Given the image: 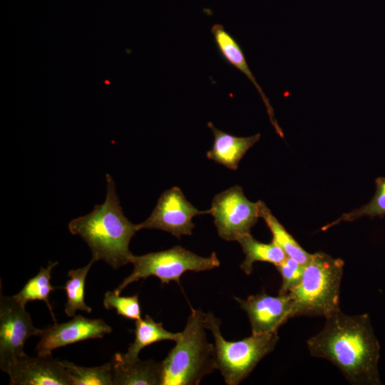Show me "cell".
<instances>
[{
    "mask_svg": "<svg viewBox=\"0 0 385 385\" xmlns=\"http://www.w3.org/2000/svg\"><path fill=\"white\" fill-rule=\"evenodd\" d=\"M311 355L329 360L351 384H381L380 345L368 314L347 315L339 309L307 341Z\"/></svg>",
    "mask_w": 385,
    "mask_h": 385,
    "instance_id": "cell-1",
    "label": "cell"
},
{
    "mask_svg": "<svg viewBox=\"0 0 385 385\" xmlns=\"http://www.w3.org/2000/svg\"><path fill=\"white\" fill-rule=\"evenodd\" d=\"M106 180L104 202L96 205L90 213L70 221L68 227L86 242L96 262L103 260L118 269L130 263L133 255L129 244L138 229L124 215L113 178L106 174Z\"/></svg>",
    "mask_w": 385,
    "mask_h": 385,
    "instance_id": "cell-2",
    "label": "cell"
},
{
    "mask_svg": "<svg viewBox=\"0 0 385 385\" xmlns=\"http://www.w3.org/2000/svg\"><path fill=\"white\" fill-rule=\"evenodd\" d=\"M205 314L191 308L176 345L161 361V385H197L217 369L215 346L206 338Z\"/></svg>",
    "mask_w": 385,
    "mask_h": 385,
    "instance_id": "cell-3",
    "label": "cell"
},
{
    "mask_svg": "<svg viewBox=\"0 0 385 385\" xmlns=\"http://www.w3.org/2000/svg\"><path fill=\"white\" fill-rule=\"evenodd\" d=\"M344 262L323 252L312 255L304 266L302 279L289 294L292 318L298 316H323L339 308L340 287Z\"/></svg>",
    "mask_w": 385,
    "mask_h": 385,
    "instance_id": "cell-4",
    "label": "cell"
},
{
    "mask_svg": "<svg viewBox=\"0 0 385 385\" xmlns=\"http://www.w3.org/2000/svg\"><path fill=\"white\" fill-rule=\"evenodd\" d=\"M205 323L214 338L217 369L228 385H237L245 379L279 340L277 332H274L229 342L222 335L220 320L213 314H205Z\"/></svg>",
    "mask_w": 385,
    "mask_h": 385,
    "instance_id": "cell-5",
    "label": "cell"
},
{
    "mask_svg": "<svg viewBox=\"0 0 385 385\" xmlns=\"http://www.w3.org/2000/svg\"><path fill=\"white\" fill-rule=\"evenodd\" d=\"M130 263L133 266V272L115 289V294L120 295L130 284L150 276L158 277L162 284L172 281L180 284V277L188 271L210 270L220 264L215 252L208 257H202L178 245L143 255H133Z\"/></svg>",
    "mask_w": 385,
    "mask_h": 385,
    "instance_id": "cell-6",
    "label": "cell"
},
{
    "mask_svg": "<svg viewBox=\"0 0 385 385\" xmlns=\"http://www.w3.org/2000/svg\"><path fill=\"white\" fill-rule=\"evenodd\" d=\"M209 211L219 236L227 241H237L250 233L260 217L257 202L249 200L239 185L217 194Z\"/></svg>",
    "mask_w": 385,
    "mask_h": 385,
    "instance_id": "cell-7",
    "label": "cell"
},
{
    "mask_svg": "<svg viewBox=\"0 0 385 385\" xmlns=\"http://www.w3.org/2000/svg\"><path fill=\"white\" fill-rule=\"evenodd\" d=\"M25 306L13 297L0 298V367L7 373L10 364L25 354L24 344L32 336H40Z\"/></svg>",
    "mask_w": 385,
    "mask_h": 385,
    "instance_id": "cell-8",
    "label": "cell"
},
{
    "mask_svg": "<svg viewBox=\"0 0 385 385\" xmlns=\"http://www.w3.org/2000/svg\"><path fill=\"white\" fill-rule=\"evenodd\" d=\"M209 210L201 211L190 202L183 191L174 186L162 193L150 215L137 224L138 230L156 229L168 232L180 239L183 235H191L195 228L192 218L209 214Z\"/></svg>",
    "mask_w": 385,
    "mask_h": 385,
    "instance_id": "cell-9",
    "label": "cell"
},
{
    "mask_svg": "<svg viewBox=\"0 0 385 385\" xmlns=\"http://www.w3.org/2000/svg\"><path fill=\"white\" fill-rule=\"evenodd\" d=\"M111 332L112 328L101 319L75 315L70 321L43 329L36 351L38 356H49L56 349L87 339H101Z\"/></svg>",
    "mask_w": 385,
    "mask_h": 385,
    "instance_id": "cell-10",
    "label": "cell"
},
{
    "mask_svg": "<svg viewBox=\"0 0 385 385\" xmlns=\"http://www.w3.org/2000/svg\"><path fill=\"white\" fill-rule=\"evenodd\" d=\"M235 299L247 313L252 334L277 332L292 318V304L289 294L275 297L262 292L246 299Z\"/></svg>",
    "mask_w": 385,
    "mask_h": 385,
    "instance_id": "cell-11",
    "label": "cell"
},
{
    "mask_svg": "<svg viewBox=\"0 0 385 385\" xmlns=\"http://www.w3.org/2000/svg\"><path fill=\"white\" fill-rule=\"evenodd\" d=\"M7 374L11 385H71L61 361L51 355L31 357L25 354L10 364Z\"/></svg>",
    "mask_w": 385,
    "mask_h": 385,
    "instance_id": "cell-12",
    "label": "cell"
},
{
    "mask_svg": "<svg viewBox=\"0 0 385 385\" xmlns=\"http://www.w3.org/2000/svg\"><path fill=\"white\" fill-rule=\"evenodd\" d=\"M211 33L213 36L218 51L222 57L229 64L244 73L255 86L266 106L271 123L274 126L277 134L281 137H283L282 130L275 119L274 110L270 103L269 99L263 92L262 88L258 84L255 77L250 69L240 44L235 38L225 29L222 24H214L211 28Z\"/></svg>",
    "mask_w": 385,
    "mask_h": 385,
    "instance_id": "cell-13",
    "label": "cell"
},
{
    "mask_svg": "<svg viewBox=\"0 0 385 385\" xmlns=\"http://www.w3.org/2000/svg\"><path fill=\"white\" fill-rule=\"evenodd\" d=\"M207 126L213 133L212 148L207 152V157L226 168L236 170L240 161L261 137L260 133L247 137H238L217 128L211 122Z\"/></svg>",
    "mask_w": 385,
    "mask_h": 385,
    "instance_id": "cell-14",
    "label": "cell"
},
{
    "mask_svg": "<svg viewBox=\"0 0 385 385\" xmlns=\"http://www.w3.org/2000/svg\"><path fill=\"white\" fill-rule=\"evenodd\" d=\"M111 363L113 385H161V362L139 358L125 361L116 353Z\"/></svg>",
    "mask_w": 385,
    "mask_h": 385,
    "instance_id": "cell-15",
    "label": "cell"
},
{
    "mask_svg": "<svg viewBox=\"0 0 385 385\" xmlns=\"http://www.w3.org/2000/svg\"><path fill=\"white\" fill-rule=\"evenodd\" d=\"M135 339L126 353L120 356L123 361H131L138 359L140 351L145 347L163 340L175 342L179 339L181 332L173 333L164 329L161 322H156L149 315L135 322L134 330Z\"/></svg>",
    "mask_w": 385,
    "mask_h": 385,
    "instance_id": "cell-16",
    "label": "cell"
},
{
    "mask_svg": "<svg viewBox=\"0 0 385 385\" xmlns=\"http://www.w3.org/2000/svg\"><path fill=\"white\" fill-rule=\"evenodd\" d=\"M237 241L245 255L240 268L247 275L252 273L253 264L256 262H269L276 267L287 257L282 250L273 242H261L254 238L251 233L240 237Z\"/></svg>",
    "mask_w": 385,
    "mask_h": 385,
    "instance_id": "cell-17",
    "label": "cell"
},
{
    "mask_svg": "<svg viewBox=\"0 0 385 385\" xmlns=\"http://www.w3.org/2000/svg\"><path fill=\"white\" fill-rule=\"evenodd\" d=\"M260 217L263 218L272 235V242L280 247L287 257L292 258L300 264L306 265L311 260L312 254L305 251L284 227L273 215L265 202H257Z\"/></svg>",
    "mask_w": 385,
    "mask_h": 385,
    "instance_id": "cell-18",
    "label": "cell"
},
{
    "mask_svg": "<svg viewBox=\"0 0 385 385\" xmlns=\"http://www.w3.org/2000/svg\"><path fill=\"white\" fill-rule=\"evenodd\" d=\"M58 262H49L46 267H41L36 275L29 279L21 290L14 297L22 305L26 306L29 301L41 300L44 302L56 322L55 315L49 301L50 293L55 289L50 281L51 272Z\"/></svg>",
    "mask_w": 385,
    "mask_h": 385,
    "instance_id": "cell-19",
    "label": "cell"
},
{
    "mask_svg": "<svg viewBox=\"0 0 385 385\" xmlns=\"http://www.w3.org/2000/svg\"><path fill=\"white\" fill-rule=\"evenodd\" d=\"M94 262L96 261L91 258L86 266L68 272L69 279L62 287L66 290L67 297L64 312L68 317H74L78 310L92 312V309L86 304L84 297L86 276Z\"/></svg>",
    "mask_w": 385,
    "mask_h": 385,
    "instance_id": "cell-20",
    "label": "cell"
},
{
    "mask_svg": "<svg viewBox=\"0 0 385 385\" xmlns=\"http://www.w3.org/2000/svg\"><path fill=\"white\" fill-rule=\"evenodd\" d=\"M61 363L68 373L71 385H113L111 361L95 367L81 366L66 360L61 361Z\"/></svg>",
    "mask_w": 385,
    "mask_h": 385,
    "instance_id": "cell-21",
    "label": "cell"
},
{
    "mask_svg": "<svg viewBox=\"0 0 385 385\" xmlns=\"http://www.w3.org/2000/svg\"><path fill=\"white\" fill-rule=\"evenodd\" d=\"M375 183V194L366 205L342 214L335 221L322 227V230L329 229L341 222H351L364 216L374 217L385 215V178L379 177Z\"/></svg>",
    "mask_w": 385,
    "mask_h": 385,
    "instance_id": "cell-22",
    "label": "cell"
},
{
    "mask_svg": "<svg viewBox=\"0 0 385 385\" xmlns=\"http://www.w3.org/2000/svg\"><path fill=\"white\" fill-rule=\"evenodd\" d=\"M103 306L106 309H115L117 314L127 319L140 320L141 308L138 295L120 297L114 292L108 291L104 294Z\"/></svg>",
    "mask_w": 385,
    "mask_h": 385,
    "instance_id": "cell-23",
    "label": "cell"
},
{
    "mask_svg": "<svg viewBox=\"0 0 385 385\" xmlns=\"http://www.w3.org/2000/svg\"><path fill=\"white\" fill-rule=\"evenodd\" d=\"M276 267L280 273L282 279L279 294H288L300 282L304 265L292 258L287 257L285 260L281 264L276 266Z\"/></svg>",
    "mask_w": 385,
    "mask_h": 385,
    "instance_id": "cell-24",
    "label": "cell"
}]
</instances>
